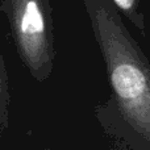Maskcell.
Instances as JSON below:
<instances>
[{"label": "cell", "instance_id": "cell-1", "mask_svg": "<svg viewBox=\"0 0 150 150\" xmlns=\"http://www.w3.org/2000/svg\"><path fill=\"white\" fill-rule=\"evenodd\" d=\"M105 63L113 100L127 125L150 150V62L112 0H83Z\"/></svg>", "mask_w": 150, "mask_h": 150}, {"label": "cell", "instance_id": "cell-2", "mask_svg": "<svg viewBox=\"0 0 150 150\" xmlns=\"http://www.w3.org/2000/svg\"><path fill=\"white\" fill-rule=\"evenodd\" d=\"M11 18L18 46L37 71L52 63V13L47 0H11Z\"/></svg>", "mask_w": 150, "mask_h": 150}, {"label": "cell", "instance_id": "cell-3", "mask_svg": "<svg viewBox=\"0 0 150 150\" xmlns=\"http://www.w3.org/2000/svg\"><path fill=\"white\" fill-rule=\"evenodd\" d=\"M119 12L121 13L127 20H129L141 33L145 34V16H144L142 8V0H112Z\"/></svg>", "mask_w": 150, "mask_h": 150}]
</instances>
